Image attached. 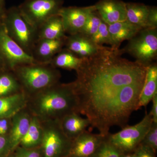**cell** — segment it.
<instances>
[{
  "label": "cell",
  "mask_w": 157,
  "mask_h": 157,
  "mask_svg": "<svg viewBox=\"0 0 157 157\" xmlns=\"http://www.w3.org/2000/svg\"><path fill=\"white\" fill-rule=\"evenodd\" d=\"M122 49L106 47L86 59L72 82L78 102V112L93 126L115 120L131 99L132 84L144 81L146 67L123 58Z\"/></svg>",
  "instance_id": "cell-1"
},
{
  "label": "cell",
  "mask_w": 157,
  "mask_h": 157,
  "mask_svg": "<svg viewBox=\"0 0 157 157\" xmlns=\"http://www.w3.org/2000/svg\"><path fill=\"white\" fill-rule=\"evenodd\" d=\"M32 109L38 118L47 121L60 120L73 112L78 113V102L72 82L58 83L35 93Z\"/></svg>",
  "instance_id": "cell-2"
},
{
  "label": "cell",
  "mask_w": 157,
  "mask_h": 157,
  "mask_svg": "<svg viewBox=\"0 0 157 157\" xmlns=\"http://www.w3.org/2000/svg\"><path fill=\"white\" fill-rule=\"evenodd\" d=\"M21 88L36 93L58 83L60 73L49 64L34 63L18 66L13 70Z\"/></svg>",
  "instance_id": "cell-3"
},
{
  "label": "cell",
  "mask_w": 157,
  "mask_h": 157,
  "mask_svg": "<svg viewBox=\"0 0 157 157\" xmlns=\"http://www.w3.org/2000/svg\"><path fill=\"white\" fill-rule=\"evenodd\" d=\"M2 24L11 39L31 56L38 40L37 30L23 17L17 7L6 9L3 14Z\"/></svg>",
  "instance_id": "cell-4"
},
{
  "label": "cell",
  "mask_w": 157,
  "mask_h": 157,
  "mask_svg": "<svg viewBox=\"0 0 157 157\" xmlns=\"http://www.w3.org/2000/svg\"><path fill=\"white\" fill-rule=\"evenodd\" d=\"M122 49L136 59V62L147 67L157 55V29H143L129 40Z\"/></svg>",
  "instance_id": "cell-5"
},
{
  "label": "cell",
  "mask_w": 157,
  "mask_h": 157,
  "mask_svg": "<svg viewBox=\"0 0 157 157\" xmlns=\"http://www.w3.org/2000/svg\"><path fill=\"white\" fill-rule=\"evenodd\" d=\"M153 122L150 113L135 125L125 126L120 132L107 135L108 140L122 153L134 151L142 141Z\"/></svg>",
  "instance_id": "cell-6"
},
{
  "label": "cell",
  "mask_w": 157,
  "mask_h": 157,
  "mask_svg": "<svg viewBox=\"0 0 157 157\" xmlns=\"http://www.w3.org/2000/svg\"><path fill=\"white\" fill-rule=\"evenodd\" d=\"M63 0H25L17 6L25 19L36 30L52 16L58 14Z\"/></svg>",
  "instance_id": "cell-7"
},
{
  "label": "cell",
  "mask_w": 157,
  "mask_h": 157,
  "mask_svg": "<svg viewBox=\"0 0 157 157\" xmlns=\"http://www.w3.org/2000/svg\"><path fill=\"white\" fill-rule=\"evenodd\" d=\"M46 122L47 124L43 127L41 142L44 157H68L72 140L64 133L59 120L47 121Z\"/></svg>",
  "instance_id": "cell-8"
},
{
  "label": "cell",
  "mask_w": 157,
  "mask_h": 157,
  "mask_svg": "<svg viewBox=\"0 0 157 157\" xmlns=\"http://www.w3.org/2000/svg\"><path fill=\"white\" fill-rule=\"evenodd\" d=\"M0 58L6 70L11 71L18 66L35 63L33 58L8 35L3 24L0 27Z\"/></svg>",
  "instance_id": "cell-9"
},
{
  "label": "cell",
  "mask_w": 157,
  "mask_h": 157,
  "mask_svg": "<svg viewBox=\"0 0 157 157\" xmlns=\"http://www.w3.org/2000/svg\"><path fill=\"white\" fill-rule=\"evenodd\" d=\"M95 9L94 6L85 7H63L59 11L66 33L69 35L79 33L83 27L90 12Z\"/></svg>",
  "instance_id": "cell-10"
},
{
  "label": "cell",
  "mask_w": 157,
  "mask_h": 157,
  "mask_svg": "<svg viewBox=\"0 0 157 157\" xmlns=\"http://www.w3.org/2000/svg\"><path fill=\"white\" fill-rule=\"evenodd\" d=\"M105 136L85 131L72 140L68 157H91Z\"/></svg>",
  "instance_id": "cell-11"
},
{
  "label": "cell",
  "mask_w": 157,
  "mask_h": 157,
  "mask_svg": "<svg viewBox=\"0 0 157 157\" xmlns=\"http://www.w3.org/2000/svg\"><path fill=\"white\" fill-rule=\"evenodd\" d=\"M105 48L97 45L90 38L80 33L67 36L65 40L64 48L82 58L94 56Z\"/></svg>",
  "instance_id": "cell-12"
},
{
  "label": "cell",
  "mask_w": 157,
  "mask_h": 157,
  "mask_svg": "<svg viewBox=\"0 0 157 157\" xmlns=\"http://www.w3.org/2000/svg\"><path fill=\"white\" fill-rule=\"evenodd\" d=\"M94 6L102 20L108 25L127 20L126 3L121 0H100Z\"/></svg>",
  "instance_id": "cell-13"
},
{
  "label": "cell",
  "mask_w": 157,
  "mask_h": 157,
  "mask_svg": "<svg viewBox=\"0 0 157 157\" xmlns=\"http://www.w3.org/2000/svg\"><path fill=\"white\" fill-rule=\"evenodd\" d=\"M66 37L59 39L37 40L31 55L35 63H49L54 57L64 48Z\"/></svg>",
  "instance_id": "cell-14"
},
{
  "label": "cell",
  "mask_w": 157,
  "mask_h": 157,
  "mask_svg": "<svg viewBox=\"0 0 157 157\" xmlns=\"http://www.w3.org/2000/svg\"><path fill=\"white\" fill-rule=\"evenodd\" d=\"M11 127L8 137V150L12 151L20 144L25 136L30 124L31 118L22 110L11 118Z\"/></svg>",
  "instance_id": "cell-15"
},
{
  "label": "cell",
  "mask_w": 157,
  "mask_h": 157,
  "mask_svg": "<svg viewBox=\"0 0 157 157\" xmlns=\"http://www.w3.org/2000/svg\"><path fill=\"white\" fill-rule=\"evenodd\" d=\"M108 29L110 35V48L118 49L124 41L132 39L143 29L126 20L108 25Z\"/></svg>",
  "instance_id": "cell-16"
},
{
  "label": "cell",
  "mask_w": 157,
  "mask_h": 157,
  "mask_svg": "<svg viewBox=\"0 0 157 157\" xmlns=\"http://www.w3.org/2000/svg\"><path fill=\"white\" fill-rule=\"evenodd\" d=\"M77 112L71 113L59 120L64 133L72 140L86 131L87 127L90 125V121L87 118H83Z\"/></svg>",
  "instance_id": "cell-17"
},
{
  "label": "cell",
  "mask_w": 157,
  "mask_h": 157,
  "mask_svg": "<svg viewBox=\"0 0 157 157\" xmlns=\"http://www.w3.org/2000/svg\"><path fill=\"white\" fill-rule=\"evenodd\" d=\"M27 99L23 92L0 98V119H10L26 105Z\"/></svg>",
  "instance_id": "cell-18"
},
{
  "label": "cell",
  "mask_w": 157,
  "mask_h": 157,
  "mask_svg": "<svg viewBox=\"0 0 157 157\" xmlns=\"http://www.w3.org/2000/svg\"><path fill=\"white\" fill-rule=\"evenodd\" d=\"M157 94V66L152 63L147 67L145 78L140 97L138 107H146Z\"/></svg>",
  "instance_id": "cell-19"
},
{
  "label": "cell",
  "mask_w": 157,
  "mask_h": 157,
  "mask_svg": "<svg viewBox=\"0 0 157 157\" xmlns=\"http://www.w3.org/2000/svg\"><path fill=\"white\" fill-rule=\"evenodd\" d=\"M37 32L38 40L59 39L67 36L61 17L58 14L47 19L39 27Z\"/></svg>",
  "instance_id": "cell-20"
},
{
  "label": "cell",
  "mask_w": 157,
  "mask_h": 157,
  "mask_svg": "<svg viewBox=\"0 0 157 157\" xmlns=\"http://www.w3.org/2000/svg\"><path fill=\"white\" fill-rule=\"evenodd\" d=\"M86 59L79 57L67 48H64L57 54L49 63L54 67L68 70H79Z\"/></svg>",
  "instance_id": "cell-21"
},
{
  "label": "cell",
  "mask_w": 157,
  "mask_h": 157,
  "mask_svg": "<svg viewBox=\"0 0 157 157\" xmlns=\"http://www.w3.org/2000/svg\"><path fill=\"white\" fill-rule=\"evenodd\" d=\"M127 20L129 22L145 29L149 7L143 4L136 3H126Z\"/></svg>",
  "instance_id": "cell-22"
},
{
  "label": "cell",
  "mask_w": 157,
  "mask_h": 157,
  "mask_svg": "<svg viewBox=\"0 0 157 157\" xmlns=\"http://www.w3.org/2000/svg\"><path fill=\"white\" fill-rule=\"evenodd\" d=\"M43 127L39 119L34 116L31 118L30 124L26 134L21 142L23 147L33 148L42 142Z\"/></svg>",
  "instance_id": "cell-23"
},
{
  "label": "cell",
  "mask_w": 157,
  "mask_h": 157,
  "mask_svg": "<svg viewBox=\"0 0 157 157\" xmlns=\"http://www.w3.org/2000/svg\"><path fill=\"white\" fill-rule=\"evenodd\" d=\"M21 88L14 73L4 72L0 74V98L18 92Z\"/></svg>",
  "instance_id": "cell-24"
},
{
  "label": "cell",
  "mask_w": 157,
  "mask_h": 157,
  "mask_svg": "<svg viewBox=\"0 0 157 157\" xmlns=\"http://www.w3.org/2000/svg\"><path fill=\"white\" fill-rule=\"evenodd\" d=\"M96 9L90 12L83 27L79 33L91 38L95 33L102 21Z\"/></svg>",
  "instance_id": "cell-25"
},
{
  "label": "cell",
  "mask_w": 157,
  "mask_h": 157,
  "mask_svg": "<svg viewBox=\"0 0 157 157\" xmlns=\"http://www.w3.org/2000/svg\"><path fill=\"white\" fill-rule=\"evenodd\" d=\"M122 154L119 150L109 142L106 136L91 157H121Z\"/></svg>",
  "instance_id": "cell-26"
},
{
  "label": "cell",
  "mask_w": 157,
  "mask_h": 157,
  "mask_svg": "<svg viewBox=\"0 0 157 157\" xmlns=\"http://www.w3.org/2000/svg\"><path fill=\"white\" fill-rule=\"evenodd\" d=\"M90 39L95 44L100 46H103L104 44H110L108 25L102 21L98 30Z\"/></svg>",
  "instance_id": "cell-27"
},
{
  "label": "cell",
  "mask_w": 157,
  "mask_h": 157,
  "mask_svg": "<svg viewBox=\"0 0 157 157\" xmlns=\"http://www.w3.org/2000/svg\"><path fill=\"white\" fill-rule=\"evenodd\" d=\"M140 144L149 147L156 153L157 151V123L152 122Z\"/></svg>",
  "instance_id": "cell-28"
},
{
  "label": "cell",
  "mask_w": 157,
  "mask_h": 157,
  "mask_svg": "<svg viewBox=\"0 0 157 157\" xmlns=\"http://www.w3.org/2000/svg\"><path fill=\"white\" fill-rule=\"evenodd\" d=\"M15 157H40V151L37 149L19 147L16 148Z\"/></svg>",
  "instance_id": "cell-29"
},
{
  "label": "cell",
  "mask_w": 157,
  "mask_h": 157,
  "mask_svg": "<svg viewBox=\"0 0 157 157\" xmlns=\"http://www.w3.org/2000/svg\"><path fill=\"white\" fill-rule=\"evenodd\" d=\"M157 9L156 7H149L148 15L145 29H157Z\"/></svg>",
  "instance_id": "cell-30"
},
{
  "label": "cell",
  "mask_w": 157,
  "mask_h": 157,
  "mask_svg": "<svg viewBox=\"0 0 157 157\" xmlns=\"http://www.w3.org/2000/svg\"><path fill=\"white\" fill-rule=\"evenodd\" d=\"M137 157H156V154L150 147L140 144L134 151Z\"/></svg>",
  "instance_id": "cell-31"
},
{
  "label": "cell",
  "mask_w": 157,
  "mask_h": 157,
  "mask_svg": "<svg viewBox=\"0 0 157 157\" xmlns=\"http://www.w3.org/2000/svg\"><path fill=\"white\" fill-rule=\"evenodd\" d=\"M9 119H0V135H6L9 128Z\"/></svg>",
  "instance_id": "cell-32"
},
{
  "label": "cell",
  "mask_w": 157,
  "mask_h": 157,
  "mask_svg": "<svg viewBox=\"0 0 157 157\" xmlns=\"http://www.w3.org/2000/svg\"><path fill=\"white\" fill-rule=\"evenodd\" d=\"M152 101L153 102L152 107L150 113L152 117L153 122L157 123V94L153 97Z\"/></svg>",
  "instance_id": "cell-33"
},
{
  "label": "cell",
  "mask_w": 157,
  "mask_h": 157,
  "mask_svg": "<svg viewBox=\"0 0 157 157\" xmlns=\"http://www.w3.org/2000/svg\"><path fill=\"white\" fill-rule=\"evenodd\" d=\"M8 148V137L6 135H0V156Z\"/></svg>",
  "instance_id": "cell-34"
},
{
  "label": "cell",
  "mask_w": 157,
  "mask_h": 157,
  "mask_svg": "<svg viewBox=\"0 0 157 157\" xmlns=\"http://www.w3.org/2000/svg\"><path fill=\"white\" fill-rule=\"evenodd\" d=\"M6 10L5 0H0V13L3 14Z\"/></svg>",
  "instance_id": "cell-35"
},
{
  "label": "cell",
  "mask_w": 157,
  "mask_h": 157,
  "mask_svg": "<svg viewBox=\"0 0 157 157\" xmlns=\"http://www.w3.org/2000/svg\"><path fill=\"white\" fill-rule=\"evenodd\" d=\"M121 157H137L134 151L123 153Z\"/></svg>",
  "instance_id": "cell-36"
},
{
  "label": "cell",
  "mask_w": 157,
  "mask_h": 157,
  "mask_svg": "<svg viewBox=\"0 0 157 157\" xmlns=\"http://www.w3.org/2000/svg\"><path fill=\"white\" fill-rule=\"evenodd\" d=\"M5 69H6L5 66H4V63H3L2 60L0 58V70H5Z\"/></svg>",
  "instance_id": "cell-37"
},
{
  "label": "cell",
  "mask_w": 157,
  "mask_h": 157,
  "mask_svg": "<svg viewBox=\"0 0 157 157\" xmlns=\"http://www.w3.org/2000/svg\"><path fill=\"white\" fill-rule=\"evenodd\" d=\"M3 14L0 13V27L2 25V16Z\"/></svg>",
  "instance_id": "cell-38"
},
{
  "label": "cell",
  "mask_w": 157,
  "mask_h": 157,
  "mask_svg": "<svg viewBox=\"0 0 157 157\" xmlns=\"http://www.w3.org/2000/svg\"></svg>",
  "instance_id": "cell-39"
}]
</instances>
